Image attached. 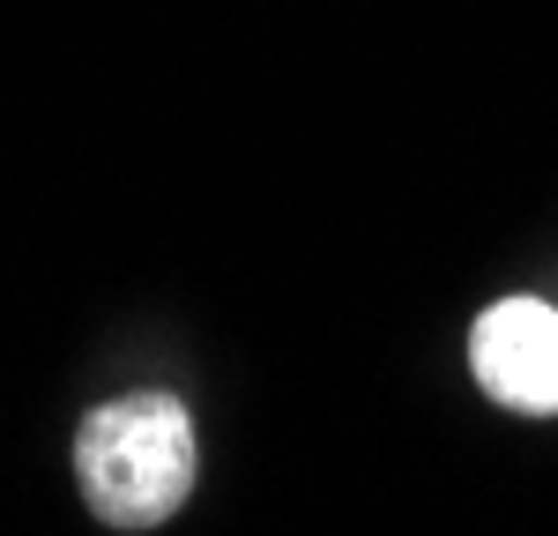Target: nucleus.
I'll list each match as a JSON object with an SVG mask.
<instances>
[{"instance_id": "1", "label": "nucleus", "mask_w": 558, "mask_h": 536, "mask_svg": "<svg viewBox=\"0 0 558 536\" xmlns=\"http://www.w3.org/2000/svg\"><path fill=\"white\" fill-rule=\"evenodd\" d=\"M194 417L165 388H134V395L97 402L75 433V477L97 522L112 529H157L172 522L194 491Z\"/></svg>"}, {"instance_id": "2", "label": "nucleus", "mask_w": 558, "mask_h": 536, "mask_svg": "<svg viewBox=\"0 0 558 536\" xmlns=\"http://www.w3.org/2000/svg\"><path fill=\"white\" fill-rule=\"evenodd\" d=\"M470 365L492 402L521 417H558V313L544 299H499L492 313H476Z\"/></svg>"}]
</instances>
